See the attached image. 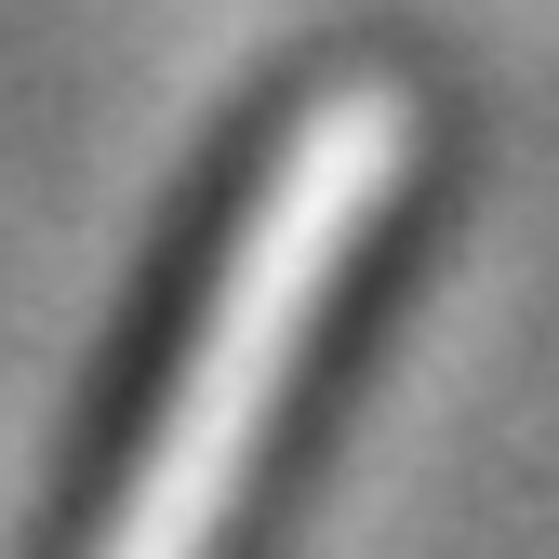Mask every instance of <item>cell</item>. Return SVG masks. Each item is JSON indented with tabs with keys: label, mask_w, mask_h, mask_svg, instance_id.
<instances>
[{
	"label": "cell",
	"mask_w": 559,
	"mask_h": 559,
	"mask_svg": "<svg viewBox=\"0 0 559 559\" xmlns=\"http://www.w3.org/2000/svg\"><path fill=\"white\" fill-rule=\"evenodd\" d=\"M413 160H427V107L386 67L320 81L266 133V160L214 240V280H200V320H187L147 427L120 453L94 559H227L253 479L280 453V413L320 373V333L346 307V280H360V253L386 240Z\"/></svg>",
	"instance_id": "cell-1"
}]
</instances>
